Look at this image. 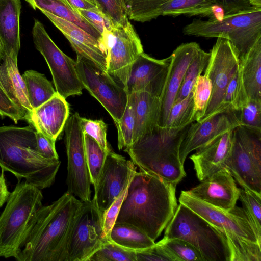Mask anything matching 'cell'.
Listing matches in <instances>:
<instances>
[{"label":"cell","instance_id":"cell-8","mask_svg":"<svg viewBox=\"0 0 261 261\" xmlns=\"http://www.w3.org/2000/svg\"><path fill=\"white\" fill-rule=\"evenodd\" d=\"M225 168L243 189L261 196V129L240 125Z\"/></svg>","mask_w":261,"mask_h":261},{"label":"cell","instance_id":"cell-35","mask_svg":"<svg viewBox=\"0 0 261 261\" xmlns=\"http://www.w3.org/2000/svg\"><path fill=\"white\" fill-rule=\"evenodd\" d=\"M194 100L191 92L182 100L173 103L167 120L165 127L180 129L195 121L194 119Z\"/></svg>","mask_w":261,"mask_h":261},{"label":"cell","instance_id":"cell-12","mask_svg":"<svg viewBox=\"0 0 261 261\" xmlns=\"http://www.w3.org/2000/svg\"><path fill=\"white\" fill-rule=\"evenodd\" d=\"M107 239L103 234V213L94 199L82 202L69 237L66 261H88Z\"/></svg>","mask_w":261,"mask_h":261},{"label":"cell","instance_id":"cell-41","mask_svg":"<svg viewBox=\"0 0 261 261\" xmlns=\"http://www.w3.org/2000/svg\"><path fill=\"white\" fill-rule=\"evenodd\" d=\"M88 261H137L136 253L107 239Z\"/></svg>","mask_w":261,"mask_h":261},{"label":"cell","instance_id":"cell-17","mask_svg":"<svg viewBox=\"0 0 261 261\" xmlns=\"http://www.w3.org/2000/svg\"><path fill=\"white\" fill-rule=\"evenodd\" d=\"M240 125L239 111L230 109L216 113L202 121L191 123L179 147L181 163L184 164L188 155L192 151Z\"/></svg>","mask_w":261,"mask_h":261},{"label":"cell","instance_id":"cell-52","mask_svg":"<svg viewBox=\"0 0 261 261\" xmlns=\"http://www.w3.org/2000/svg\"><path fill=\"white\" fill-rule=\"evenodd\" d=\"M72 7L76 9H89L98 5L95 0H66ZM99 8V7H98Z\"/></svg>","mask_w":261,"mask_h":261},{"label":"cell","instance_id":"cell-30","mask_svg":"<svg viewBox=\"0 0 261 261\" xmlns=\"http://www.w3.org/2000/svg\"><path fill=\"white\" fill-rule=\"evenodd\" d=\"M216 7L215 0H168L160 8L156 16H210Z\"/></svg>","mask_w":261,"mask_h":261},{"label":"cell","instance_id":"cell-9","mask_svg":"<svg viewBox=\"0 0 261 261\" xmlns=\"http://www.w3.org/2000/svg\"><path fill=\"white\" fill-rule=\"evenodd\" d=\"M32 35L36 49L50 69L57 93L65 99L81 95L84 88L76 71L75 61L60 50L37 20L34 21Z\"/></svg>","mask_w":261,"mask_h":261},{"label":"cell","instance_id":"cell-13","mask_svg":"<svg viewBox=\"0 0 261 261\" xmlns=\"http://www.w3.org/2000/svg\"><path fill=\"white\" fill-rule=\"evenodd\" d=\"M65 144L67 156V192L82 202L91 199V184L85 146V135L78 113L73 114L65 125Z\"/></svg>","mask_w":261,"mask_h":261},{"label":"cell","instance_id":"cell-14","mask_svg":"<svg viewBox=\"0 0 261 261\" xmlns=\"http://www.w3.org/2000/svg\"><path fill=\"white\" fill-rule=\"evenodd\" d=\"M210 54L205 73L211 83V96L205 112L199 121L217 112L229 82L240 67L238 58L230 42L225 38H217Z\"/></svg>","mask_w":261,"mask_h":261},{"label":"cell","instance_id":"cell-45","mask_svg":"<svg viewBox=\"0 0 261 261\" xmlns=\"http://www.w3.org/2000/svg\"><path fill=\"white\" fill-rule=\"evenodd\" d=\"M81 125L84 134L93 138L106 151L110 149L107 140V125L102 120H91L81 117Z\"/></svg>","mask_w":261,"mask_h":261},{"label":"cell","instance_id":"cell-27","mask_svg":"<svg viewBox=\"0 0 261 261\" xmlns=\"http://www.w3.org/2000/svg\"><path fill=\"white\" fill-rule=\"evenodd\" d=\"M239 62L248 98L261 101V37Z\"/></svg>","mask_w":261,"mask_h":261},{"label":"cell","instance_id":"cell-43","mask_svg":"<svg viewBox=\"0 0 261 261\" xmlns=\"http://www.w3.org/2000/svg\"><path fill=\"white\" fill-rule=\"evenodd\" d=\"M240 125L261 129V101L249 99L239 110Z\"/></svg>","mask_w":261,"mask_h":261},{"label":"cell","instance_id":"cell-38","mask_svg":"<svg viewBox=\"0 0 261 261\" xmlns=\"http://www.w3.org/2000/svg\"><path fill=\"white\" fill-rule=\"evenodd\" d=\"M248 99L243 85L241 69L239 67L229 82L222 104L216 113L229 109L239 111Z\"/></svg>","mask_w":261,"mask_h":261},{"label":"cell","instance_id":"cell-10","mask_svg":"<svg viewBox=\"0 0 261 261\" xmlns=\"http://www.w3.org/2000/svg\"><path fill=\"white\" fill-rule=\"evenodd\" d=\"M102 39L107 57L106 71L126 91L132 66L144 52L141 40L129 20L103 35Z\"/></svg>","mask_w":261,"mask_h":261},{"label":"cell","instance_id":"cell-48","mask_svg":"<svg viewBox=\"0 0 261 261\" xmlns=\"http://www.w3.org/2000/svg\"><path fill=\"white\" fill-rule=\"evenodd\" d=\"M0 115L8 117L15 123L25 120V114L10 98L0 86Z\"/></svg>","mask_w":261,"mask_h":261},{"label":"cell","instance_id":"cell-22","mask_svg":"<svg viewBox=\"0 0 261 261\" xmlns=\"http://www.w3.org/2000/svg\"><path fill=\"white\" fill-rule=\"evenodd\" d=\"M232 144L233 129L215 137L190 156L200 181L225 168Z\"/></svg>","mask_w":261,"mask_h":261},{"label":"cell","instance_id":"cell-25","mask_svg":"<svg viewBox=\"0 0 261 261\" xmlns=\"http://www.w3.org/2000/svg\"><path fill=\"white\" fill-rule=\"evenodd\" d=\"M1 61L0 86L27 116L33 108L28 99L24 81L18 69L17 60L4 55Z\"/></svg>","mask_w":261,"mask_h":261},{"label":"cell","instance_id":"cell-11","mask_svg":"<svg viewBox=\"0 0 261 261\" xmlns=\"http://www.w3.org/2000/svg\"><path fill=\"white\" fill-rule=\"evenodd\" d=\"M76 69L83 88L110 114L115 124L125 109L128 94L106 70L93 62L77 57Z\"/></svg>","mask_w":261,"mask_h":261},{"label":"cell","instance_id":"cell-37","mask_svg":"<svg viewBox=\"0 0 261 261\" xmlns=\"http://www.w3.org/2000/svg\"><path fill=\"white\" fill-rule=\"evenodd\" d=\"M168 0H123L129 20L144 22L157 18L160 8Z\"/></svg>","mask_w":261,"mask_h":261},{"label":"cell","instance_id":"cell-49","mask_svg":"<svg viewBox=\"0 0 261 261\" xmlns=\"http://www.w3.org/2000/svg\"><path fill=\"white\" fill-rule=\"evenodd\" d=\"M37 149L43 157L50 160L59 159L55 147L56 141L36 131Z\"/></svg>","mask_w":261,"mask_h":261},{"label":"cell","instance_id":"cell-53","mask_svg":"<svg viewBox=\"0 0 261 261\" xmlns=\"http://www.w3.org/2000/svg\"><path fill=\"white\" fill-rule=\"evenodd\" d=\"M10 193L6 183L4 172L2 171L0 174V208L7 202Z\"/></svg>","mask_w":261,"mask_h":261},{"label":"cell","instance_id":"cell-23","mask_svg":"<svg viewBox=\"0 0 261 261\" xmlns=\"http://www.w3.org/2000/svg\"><path fill=\"white\" fill-rule=\"evenodd\" d=\"M69 114L66 99L56 93L29 112L25 118L35 129L56 141L65 127Z\"/></svg>","mask_w":261,"mask_h":261},{"label":"cell","instance_id":"cell-42","mask_svg":"<svg viewBox=\"0 0 261 261\" xmlns=\"http://www.w3.org/2000/svg\"><path fill=\"white\" fill-rule=\"evenodd\" d=\"M212 92L210 79L206 73L197 77L192 92L194 100V119L199 121L203 116L209 103Z\"/></svg>","mask_w":261,"mask_h":261},{"label":"cell","instance_id":"cell-50","mask_svg":"<svg viewBox=\"0 0 261 261\" xmlns=\"http://www.w3.org/2000/svg\"><path fill=\"white\" fill-rule=\"evenodd\" d=\"M136 253L137 261H170L157 243L150 247L136 251Z\"/></svg>","mask_w":261,"mask_h":261},{"label":"cell","instance_id":"cell-55","mask_svg":"<svg viewBox=\"0 0 261 261\" xmlns=\"http://www.w3.org/2000/svg\"><path fill=\"white\" fill-rule=\"evenodd\" d=\"M5 55L3 43L0 39V61H1Z\"/></svg>","mask_w":261,"mask_h":261},{"label":"cell","instance_id":"cell-54","mask_svg":"<svg viewBox=\"0 0 261 261\" xmlns=\"http://www.w3.org/2000/svg\"><path fill=\"white\" fill-rule=\"evenodd\" d=\"M251 6L261 8V0H249Z\"/></svg>","mask_w":261,"mask_h":261},{"label":"cell","instance_id":"cell-5","mask_svg":"<svg viewBox=\"0 0 261 261\" xmlns=\"http://www.w3.org/2000/svg\"><path fill=\"white\" fill-rule=\"evenodd\" d=\"M41 190L24 181H18L10 192L0 215V257H18L31 223L42 206Z\"/></svg>","mask_w":261,"mask_h":261},{"label":"cell","instance_id":"cell-31","mask_svg":"<svg viewBox=\"0 0 261 261\" xmlns=\"http://www.w3.org/2000/svg\"><path fill=\"white\" fill-rule=\"evenodd\" d=\"M22 76L33 109L39 107L57 93L51 82L43 74L29 70L25 71Z\"/></svg>","mask_w":261,"mask_h":261},{"label":"cell","instance_id":"cell-51","mask_svg":"<svg viewBox=\"0 0 261 261\" xmlns=\"http://www.w3.org/2000/svg\"><path fill=\"white\" fill-rule=\"evenodd\" d=\"M217 6L222 11L223 15H227L247 10L253 6L249 0H215Z\"/></svg>","mask_w":261,"mask_h":261},{"label":"cell","instance_id":"cell-7","mask_svg":"<svg viewBox=\"0 0 261 261\" xmlns=\"http://www.w3.org/2000/svg\"><path fill=\"white\" fill-rule=\"evenodd\" d=\"M164 237L189 242L199 251L204 261H231V251L223 233L181 203L165 227Z\"/></svg>","mask_w":261,"mask_h":261},{"label":"cell","instance_id":"cell-29","mask_svg":"<svg viewBox=\"0 0 261 261\" xmlns=\"http://www.w3.org/2000/svg\"><path fill=\"white\" fill-rule=\"evenodd\" d=\"M110 239L121 246L135 251L150 247L155 244L137 227L123 223L114 224L110 232Z\"/></svg>","mask_w":261,"mask_h":261},{"label":"cell","instance_id":"cell-39","mask_svg":"<svg viewBox=\"0 0 261 261\" xmlns=\"http://www.w3.org/2000/svg\"><path fill=\"white\" fill-rule=\"evenodd\" d=\"M239 199L258 240L261 241V196L239 189Z\"/></svg>","mask_w":261,"mask_h":261},{"label":"cell","instance_id":"cell-2","mask_svg":"<svg viewBox=\"0 0 261 261\" xmlns=\"http://www.w3.org/2000/svg\"><path fill=\"white\" fill-rule=\"evenodd\" d=\"M82 201L66 192L42 206L27 231L18 261H66L69 237Z\"/></svg>","mask_w":261,"mask_h":261},{"label":"cell","instance_id":"cell-36","mask_svg":"<svg viewBox=\"0 0 261 261\" xmlns=\"http://www.w3.org/2000/svg\"><path fill=\"white\" fill-rule=\"evenodd\" d=\"M84 135L87 163L91 182L95 188L98 184L109 151L103 150L93 138L88 135Z\"/></svg>","mask_w":261,"mask_h":261},{"label":"cell","instance_id":"cell-19","mask_svg":"<svg viewBox=\"0 0 261 261\" xmlns=\"http://www.w3.org/2000/svg\"><path fill=\"white\" fill-rule=\"evenodd\" d=\"M170 57L159 60L144 52L134 62L127 83L128 94L146 92L159 97L165 83Z\"/></svg>","mask_w":261,"mask_h":261},{"label":"cell","instance_id":"cell-4","mask_svg":"<svg viewBox=\"0 0 261 261\" xmlns=\"http://www.w3.org/2000/svg\"><path fill=\"white\" fill-rule=\"evenodd\" d=\"M190 125L176 129L157 125L124 151L140 171L177 185L186 176L179 150Z\"/></svg>","mask_w":261,"mask_h":261},{"label":"cell","instance_id":"cell-18","mask_svg":"<svg viewBox=\"0 0 261 261\" xmlns=\"http://www.w3.org/2000/svg\"><path fill=\"white\" fill-rule=\"evenodd\" d=\"M199 45L196 42L182 44L170 57L165 83L160 97L158 125L165 127L170 110L182 83L190 62L196 55Z\"/></svg>","mask_w":261,"mask_h":261},{"label":"cell","instance_id":"cell-3","mask_svg":"<svg viewBox=\"0 0 261 261\" xmlns=\"http://www.w3.org/2000/svg\"><path fill=\"white\" fill-rule=\"evenodd\" d=\"M61 162L40 155L37 149L36 130L30 124L24 127L0 126V167L12 173L19 181L40 190L54 183Z\"/></svg>","mask_w":261,"mask_h":261},{"label":"cell","instance_id":"cell-46","mask_svg":"<svg viewBox=\"0 0 261 261\" xmlns=\"http://www.w3.org/2000/svg\"><path fill=\"white\" fill-rule=\"evenodd\" d=\"M79 14L94 27L102 36L115 27L112 20L98 7L89 9H76Z\"/></svg>","mask_w":261,"mask_h":261},{"label":"cell","instance_id":"cell-44","mask_svg":"<svg viewBox=\"0 0 261 261\" xmlns=\"http://www.w3.org/2000/svg\"><path fill=\"white\" fill-rule=\"evenodd\" d=\"M99 9L115 26L123 25L129 20L123 0H95Z\"/></svg>","mask_w":261,"mask_h":261},{"label":"cell","instance_id":"cell-47","mask_svg":"<svg viewBox=\"0 0 261 261\" xmlns=\"http://www.w3.org/2000/svg\"><path fill=\"white\" fill-rule=\"evenodd\" d=\"M128 187L114 201L110 207L103 213V230L104 237L110 239L111 229L116 222L122 201L126 194Z\"/></svg>","mask_w":261,"mask_h":261},{"label":"cell","instance_id":"cell-32","mask_svg":"<svg viewBox=\"0 0 261 261\" xmlns=\"http://www.w3.org/2000/svg\"><path fill=\"white\" fill-rule=\"evenodd\" d=\"M218 229L227 240L231 253V261L261 260L260 245L228 230Z\"/></svg>","mask_w":261,"mask_h":261},{"label":"cell","instance_id":"cell-24","mask_svg":"<svg viewBox=\"0 0 261 261\" xmlns=\"http://www.w3.org/2000/svg\"><path fill=\"white\" fill-rule=\"evenodd\" d=\"M20 0H0V39L5 55L17 60L20 48Z\"/></svg>","mask_w":261,"mask_h":261},{"label":"cell","instance_id":"cell-16","mask_svg":"<svg viewBox=\"0 0 261 261\" xmlns=\"http://www.w3.org/2000/svg\"><path fill=\"white\" fill-rule=\"evenodd\" d=\"M136 171L132 161L110 149L93 198L101 212L106 211L128 187Z\"/></svg>","mask_w":261,"mask_h":261},{"label":"cell","instance_id":"cell-6","mask_svg":"<svg viewBox=\"0 0 261 261\" xmlns=\"http://www.w3.org/2000/svg\"><path fill=\"white\" fill-rule=\"evenodd\" d=\"M184 35L223 37L230 42L239 62L261 37V8L250 9L208 20L194 19L183 28Z\"/></svg>","mask_w":261,"mask_h":261},{"label":"cell","instance_id":"cell-15","mask_svg":"<svg viewBox=\"0 0 261 261\" xmlns=\"http://www.w3.org/2000/svg\"><path fill=\"white\" fill-rule=\"evenodd\" d=\"M179 202L192 210L214 226L233 232L246 240L260 241L242 207L235 205L225 211L209 204L181 191Z\"/></svg>","mask_w":261,"mask_h":261},{"label":"cell","instance_id":"cell-21","mask_svg":"<svg viewBox=\"0 0 261 261\" xmlns=\"http://www.w3.org/2000/svg\"><path fill=\"white\" fill-rule=\"evenodd\" d=\"M69 41L77 57L93 62L106 70L107 57L103 41L99 40L74 23L40 10Z\"/></svg>","mask_w":261,"mask_h":261},{"label":"cell","instance_id":"cell-1","mask_svg":"<svg viewBox=\"0 0 261 261\" xmlns=\"http://www.w3.org/2000/svg\"><path fill=\"white\" fill-rule=\"evenodd\" d=\"M176 184L152 173H134L115 223L133 225L154 241L173 217L178 206Z\"/></svg>","mask_w":261,"mask_h":261},{"label":"cell","instance_id":"cell-28","mask_svg":"<svg viewBox=\"0 0 261 261\" xmlns=\"http://www.w3.org/2000/svg\"><path fill=\"white\" fill-rule=\"evenodd\" d=\"M34 9L43 10L76 24L96 38L103 41L102 36L86 21L66 0H25Z\"/></svg>","mask_w":261,"mask_h":261},{"label":"cell","instance_id":"cell-26","mask_svg":"<svg viewBox=\"0 0 261 261\" xmlns=\"http://www.w3.org/2000/svg\"><path fill=\"white\" fill-rule=\"evenodd\" d=\"M130 94L133 97L135 116L134 142L158 125L160 98L146 92Z\"/></svg>","mask_w":261,"mask_h":261},{"label":"cell","instance_id":"cell-20","mask_svg":"<svg viewBox=\"0 0 261 261\" xmlns=\"http://www.w3.org/2000/svg\"><path fill=\"white\" fill-rule=\"evenodd\" d=\"M189 195L214 206L229 211L236 205L239 188L230 172L223 168L186 191Z\"/></svg>","mask_w":261,"mask_h":261},{"label":"cell","instance_id":"cell-40","mask_svg":"<svg viewBox=\"0 0 261 261\" xmlns=\"http://www.w3.org/2000/svg\"><path fill=\"white\" fill-rule=\"evenodd\" d=\"M118 130V148L119 150L128 148L133 142L135 127L132 95L128 94L127 101L124 112L119 121L115 124Z\"/></svg>","mask_w":261,"mask_h":261},{"label":"cell","instance_id":"cell-34","mask_svg":"<svg viewBox=\"0 0 261 261\" xmlns=\"http://www.w3.org/2000/svg\"><path fill=\"white\" fill-rule=\"evenodd\" d=\"M156 243L162 247L170 261H204L199 251L185 240L164 237Z\"/></svg>","mask_w":261,"mask_h":261},{"label":"cell","instance_id":"cell-33","mask_svg":"<svg viewBox=\"0 0 261 261\" xmlns=\"http://www.w3.org/2000/svg\"><path fill=\"white\" fill-rule=\"evenodd\" d=\"M210 56V52H205L200 47L198 49L186 70L174 103L182 100L192 92L197 77L206 68Z\"/></svg>","mask_w":261,"mask_h":261}]
</instances>
